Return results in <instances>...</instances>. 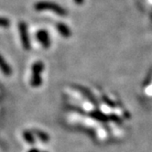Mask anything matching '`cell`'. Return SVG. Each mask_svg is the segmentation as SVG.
Segmentation results:
<instances>
[{
    "label": "cell",
    "mask_w": 152,
    "mask_h": 152,
    "mask_svg": "<svg viewBox=\"0 0 152 152\" xmlns=\"http://www.w3.org/2000/svg\"><path fill=\"white\" fill-rule=\"evenodd\" d=\"M37 39L42 44L44 48H49L50 45V40L48 35V32L46 30H39L37 33Z\"/></svg>",
    "instance_id": "277c9868"
},
{
    "label": "cell",
    "mask_w": 152,
    "mask_h": 152,
    "mask_svg": "<svg viewBox=\"0 0 152 152\" xmlns=\"http://www.w3.org/2000/svg\"><path fill=\"white\" fill-rule=\"evenodd\" d=\"M74 1H75L76 4H78V5H81V4L83 3V0H74Z\"/></svg>",
    "instance_id": "9c48e42d"
},
{
    "label": "cell",
    "mask_w": 152,
    "mask_h": 152,
    "mask_svg": "<svg viewBox=\"0 0 152 152\" xmlns=\"http://www.w3.org/2000/svg\"><path fill=\"white\" fill-rule=\"evenodd\" d=\"M44 65L41 61H37L33 64L32 66V76H31V81L30 83L33 87H37L41 84V72L43 71Z\"/></svg>",
    "instance_id": "6da1fadb"
},
{
    "label": "cell",
    "mask_w": 152,
    "mask_h": 152,
    "mask_svg": "<svg viewBox=\"0 0 152 152\" xmlns=\"http://www.w3.org/2000/svg\"><path fill=\"white\" fill-rule=\"evenodd\" d=\"M25 152H49V151H47V150L44 151L40 148H28Z\"/></svg>",
    "instance_id": "52a82bcc"
},
{
    "label": "cell",
    "mask_w": 152,
    "mask_h": 152,
    "mask_svg": "<svg viewBox=\"0 0 152 152\" xmlns=\"http://www.w3.org/2000/svg\"><path fill=\"white\" fill-rule=\"evenodd\" d=\"M9 25V21L7 19H5V18H0V26H7Z\"/></svg>",
    "instance_id": "ba28073f"
},
{
    "label": "cell",
    "mask_w": 152,
    "mask_h": 152,
    "mask_svg": "<svg viewBox=\"0 0 152 152\" xmlns=\"http://www.w3.org/2000/svg\"><path fill=\"white\" fill-rule=\"evenodd\" d=\"M35 8L37 10H43V9L52 10L53 12H55L59 16H65L66 15V11H65L62 7H61V6H58V5L51 3V2H47V1L39 2L35 5Z\"/></svg>",
    "instance_id": "7a4b0ae2"
},
{
    "label": "cell",
    "mask_w": 152,
    "mask_h": 152,
    "mask_svg": "<svg viewBox=\"0 0 152 152\" xmlns=\"http://www.w3.org/2000/svg\"><path fill=\"white\" fill-rule=\"evenodd\" d=\"M57 29L58 31L60 32V33L64 37V38H69L71 36V30L69 29V28L66 26V25H64L62 23H59L57 24Z\"/></svg>",
    "instance_id": "8992f818"
},
{
    "label": "cell",
    "mask_w": 152,
    "mask_h": 152,
    "mask_svg": "<svg viewBox=\"0 0 152 152\" xmlns=\"http://www.w3.org/2000/svg\"><path fill=\"white\" fill-rule=\"evenodd\" d=\"M0 70L2 71L3 74L6 76H10L12 74V69L10 68V66L1 55H0Z\"/></svg>",
    "instance_id": "5b68a950"
},
{
    "label": "cell",
    "mask_w": 152,
    "mask_h": 152,
    "mask_svg": "<svg viewBox=\"0 0 152 152\" xmlns=\"http://www.w3.org/2000/svg\"><path fill=\"white\" fill-rule=\"evenodd\" d=\"M18 28H19V34H20V39H21V42H22V45L25 48V50H28L30 47V43L28 40V37L27 26L24 22H20Z\"/></svg>",
    "instance_id": "3957f363"
}]
</instances>
